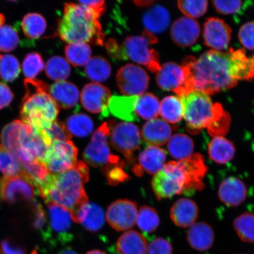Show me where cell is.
<instances>
[{
	"instance_id": "cell-1",
	"label": "cell",
	"mask_w": 254,
	"mask_h": 254,
	"mask_svg": "<svg viewBox=\"0 0 254 254\" xmlns=\"http://www.w3.org/2000/svg\"><path fill=\"white\" fill-rule=\"evenodd\" d=\"M182 66L186 81L182 96L192 91L215 94L234 87L238 81L254 77V56L248 57L243 49L210 50L198 59L187 57Z\"/></svg>"
},
{
	"instance_id": "cell-2",
	"label": "cell",
	"mask_w": 254,
	"mask_h": 254,
	"mask_svg": "<svg viewBox=\"0 0 254 254\" xmlns=\"http://www.w3.org/2000/svg\"><path fill=\"white\" fill-rule=\"evenodd\" d=\"M206 168L201 155L168 162L154 175L151 186L158 199L173 197L186 190L202 189Z\"/></svg>"
},
{
	"instance_id": "cell-3",
	"label": "cell",
	"mask_w": 254,
	"mask_h": 254,
	"mask_svg": "<svg viewBox=\"0 0 254 254\" xmlns=\"http://www.w3.org/2000/svg\"><path fill=\"white\" fill-rule=\"evenodd\" d=\"M88 180L86 164L77 161L65 172L52 174L49 182L39 190V194L46 203H55L67 209L72 214L88 202L84 188V184Z\"/></svg>"
},
{
	"instance_id": "cell-4",
	"label": "cell",
	"mask_w": 254,
	"mask_h": 254,
	"mask_svg": "<svg viewBox=\"0 0 254 254\" xmlns=\"http://www.w3.org/2000/svg\"><path fill=\"white\" fill-rule=\"evenodd\" d=\"M179 98L189 131L194 132L206 128L214 137L226 134L230 127V116L221 104L212 103L209 95L202 91H192Z\"/></svg>"
},
{
	"instance_id": "cell-5",
	"label": "cell",
	"mask_w": 254,
	"mask_h": 254,
	"mask_svg": "<svg viewBox=\"0 0 254 254\" xmlns=\"http://www.w3.org/2000/svg\"><path fill=\"white\" fill-rule=\"evenodd\" d=\"M99 18L86 6L65 3L63 15L58 24L59 36L69 44L88 43L103 46L105 34Z\"/></svg>"
},
{
	"instance_id": "cell-6",
	"label": "cell",
	"mask_w": 254,
	"mask_h": 254,
	"mask_svg": "<svg viewBox=\"0 0 254 254\" xmlns=\"http://www.w3.org/2000/svg\"><path fill=\"white\" fill-rule=\"evenodd\" d=\"M26 93L21 105V122L38 131L45 129L57 120L59 107L51 96L46 82L36 79L24 81Z\"/></svg>"
},
{
	"instance_id": "cell-7",
	"label": "cell",
	"mask_w": 254,
	"mask_h": 254,
	"mask_svg": "<svg viewBox=\"0 0 254 254\" xmlns=\"http://www.w3.org/2000/svg\"><path fill=\"white\" fill-rule=\"evenodd\" d=\"M158 42L155 35L145 30L141 36L127 37L122 46L117 44L112 55L117 60H131L144 65L149 71L157 72L161 68L160 56L151 47Z\"/></svg>"
},
{
	"instance_id": "cell-8",
	"label": "cell",
	"mask_w": 254,
	"mask_h": 254,
	"mask_svg": "<svg viewBox=\"0 0 254 254\" xmlns=\"http://www.w3.org/2000/svg\"><path fill=\"white\" fill-rule=\"evenodd\" d=\"M111 126V121L101 125L94 132L91 142L85 149L84 160L91 167H101L103 169L114 165L125 164L118 156L111 153L110 150L108 138L110 135Z\"/></svg>"
},
{
	"instance_id": "cell-9",
	"label": "cell",
	"mask_w": 254,
	"mask_h": 254,
	"mask_svg": "<svg viewBox=\"0 0 254 254\" xmlns=\"http://www.w3.org/2000/svg\"><path fill=\"white\" fill-rule=\"evenodd\" d=\"M110 135L113 147L124 155L129 164H134V152L138 150L141 143L138 126L129 122L115 125L111 121Z\"/></svg>"
},
{
	"instance_id": "cell-10",
	"label": "cell",
	"mask_w": 254,
	"mask_h": 254,
	"mask_svg": "<svg viewBox=\"0 0 254 254\" xmlns=\"http://www.w3.org/2000/svg\"><path fill=\"white\" fill-rule=\"evenodd\" d=\"M78 149L71 141L55 140L48 148L43 163L54 174L65 172L77 162Z\"/></svg>"
},
{
	"instance_id": "cell-11",
	"label": "cell",
	"mask_w": 254,
	"mask_h": 254,
	"mask_svg": "<svg viewBox=\"0 0 254 254\" xmlns=\"http://www.w3.org/2000/svg\"><path fill=\"white\" fill-rule=\"evenodd\" d=\"M150 78L140 66L128 64L117 74V85L121 93L127 97L139 96L147 90Z\"/></svg>"
},
{
	"instance_id": "cell-12",
	"label": "cell",
	"mask_w": 254,
	"mask_h": 254,
	"mask_svg": "<svg viewBox=\"0 0 254 254\" xmlns=\"http://www.w3.org/2000/svg\"><path fill=\"white\" fill-rule=\"evenodd\" d=\"M34 196V185L27 176H3L0 179L1 201L12 204L21 200L31 201Z\"/></svg>"
},
{
	"instance_id": "cell-13",
	"label": "cell",
	"mask_w": 254,
	"mask_h": 254,
	"mask_svg": "<svg viewBox=\"0 0 254 254\" xmlns=\"http://www.w3.org/2000/svg\"><path fill=\"white\" fill-rule=\"evenodd\" d=\"M137 205L128 199H119L107 209L106 219L110 226L117 231L131 229L138 217Z\"/></svg>"
},
{
	"instance_id": "cell-14",
	"label": "cell",
	"mask_w": 254,
	"mask_h": 254,
	"mask_svg": "<svg viewBox=\"0 0 254 254\" xmlns=\"http://www.w3.org/2000/svg\"><path fill=\"white\" fill-rule=\"evenodd\" d=\"M109 88L98 83L88 84L81 94V101L84 109L94 114L101 113L104 117L109 116V104L111 98Z\"/></svg>"
},
{
	"instance_id": "cell-15",
	"label": "cell",
	"mask_w": 254,
	"mask_h": 254,
	"mask_svg": "<svg viewBox=\"0 0 254 254\" xmlns=\"http://www.w3.org/2000/svg\"><path fill=\"white\" fill-rule=\"evenodd\" d=\"M232 29L220 18L211 17L206 20L203 31L205 45L212 50L227 49L231 40Z\"/></svg>"
},
{
	"instance_id": "cell-16",
	"label": "cell",
	"mask_w": 254,
	"mask_h": 254,
	"mask_svg": "<svg viewBox=\"0 0 254 254\" xmlns=\"http://www.w3.org/2000/svg\"><path fill=\"white\" fill-rule=\"evenodd\" d=\"M157 83L162 90L173 91L178 97L182 96L186 77L182 66L174 62H168L161 66L156 73Z\"/></svg>"
},
{
	"instance_id": "cell-17",
	"label": "cell",
	"mask_w": 254,
	"mask_h": 254,
	"mask_svg": "<svg viewBox=\"0 0 254 254\" xmlns=\"http://www.w3.org/2000/svg\"><path fill=\"white\" fill-rule=\"evenodd\" d=\"M27 127L21 120H15L2 129L0 139L2 145L20 162H24L23 146Z\"/></svg>"
},
{
	"instance_id": "cell-18",
	"label": "cell",
	"mask_w": 254,
	"mask_h": 254,
	"mask_svg": "<svg viewBox=\"0 0 254 254\" xmlns=\"http://www.w3.org/2000/svg\"><path fill=\"white\" fill-rule=\"evenodd\" d=\"M201 33V28L197 21L183 17L174 21L171 28V37L176 46L189 47L194 44Z\"/></svg>"
},
{
	"instance_id": "cell-19",
	"label": "cell",
	"mask_w": 254,
	"mask_h": 254,
	"mask_svg": "<svg viewBox=\"0 0 254 254\" xmlns=\"http://www.w3.org/2000/svg\"><path fill=\"white\" fill-rule=\"evenodd\" d=\"M47 204L51 230L57 236H59L62 240L70 239L69 231L73 221L71 212L67 209L52 202H47Z\"/></svg>"
},
{
	"instance_id": "cell-20",
	"label": "cell",
	"mask_w": 254,
	"mask_h": 254,
	"mask_svg": "<svg viewBox=\"0 0 254 254\" xmlns=\"http://www.w3.org/2000/svg\"><path fill=\"white\" fill-rule=\"evenodd\" d=\"M246 184L237 177L227 178L219 187L218 197L228 206H237L246 201L247 196Z\"/></svg>"
},
{
	"instance_id": "cell-21",
	"label": "cell",
	"mask_w": 254,
	"mask_h": 254,
	"mask_svg": "<svg viewBox=\"0 0 254 254\" xmlns=\"http://www.w3.org/2000/svg\"><path fill=\"white\" fill-rule=\"evenodd\" d=\"M143 140L149 146L159 147L167 144L172 136L171 127L164 120L155 119L149 120L142 127Z\"/></svg>"
},
{
	"instance_id": "cell-22",
	"label": "cell",
	"mask_w": 254,
	"mask_h": 254,
	"mask_svg": "<svg viewBox=\"0 0 254 254\" xmlns=\"http://www.w3.org/2000/svg\"><path fill=\"white\" fill-rule=\"evenodd\" d=\"M197 204L193 200L182 198L175 202L170 210V218L174 224L181 228H189L198 217Z\"/></svg>"
},
{
	"instance_id": "cell-23",
	"label": "cell",
	"mask_w": 254,
	"mask_h": 254,
	"mask_svg": "<svg viewBox=\"0 0 254 254\" xmlns=\"http://www.w3.org/2000/svg\"><path fill=\"white\" fill-rule=\"evenodd\" d=\"M71 215L73 221L82 224L85 229L92 233L102 228L106 217L100 206L89 202Z\"/></svg>"
},
{
	"instance_id": "cell-24",
	"label": "cell",
	"mask_w": 254,
	"mask_h": 254,
	"mask_svg": "<svg viewBox=\"0 0 254 254\" xmlns=\"http://www.w3.org/2000/svg\"><path fill=\"white\" fill-rule=\"evenodd\" d=\"M215 240L212 228L204 222H195L189 227L187 241L192 249L204 252L211 249Z\"/></svg>"
},
{
	"instance_id": "cell-25",
	"label": "cell",
	"mask_w": 254,
	"mask_h": 254,
	"mask_svg": "<svg viewBox=\"0 0 254 254\" xmlns=\"http://www.w3.org/2000/svg\"><path fill=\"white\" fill-rule=\"evenodd\" d=\"M50 92L51 96L59 108L70 109L77 106L78 103V89L70 82H56L50 88Z\"/></svg>"
},
{
	"instance_id": "cell-26",
	"label": "cell",
	"mask_w": 254,
	"mask_h": 254,
	"mask_svg": "<svg viewBox=\"0 0 254 254\" xmlns=\"http://www.w3.org/2000/svg\"><path fill=\"white\" fill-rule=\"evenodd\" d=\"M170 14L167 9L160 5H155L142 16V23L146 31L152 34L164 33L170 24Z\"/></svg>"
},
{
	"instance_id": "cell-27",
	"label": "cell",
	"mask_w": 254,
	"mask_h": 254,
	"mask_svg": "<svg viewBox=\"0 0 254 254\" xmlns=\"http://www.w3.org/2000/svg\"><path fill=\"white\" fill-rule=\"evenodd\" d=\"M167 153L164 149L148 146L139 155V167L149 174H156L164 167Z\"/></svg>"
},
{
	"instance_id": "cell-28",
	"label": "cell",
	"mask_w": 254,
	"mask_h": 254,
	"mask_svg": "<svg viewBox=\"0 0 254 254\" xmlns=\"http://www.w3.org/2000/svg\"><path fill=\"white\" fill-rule=\"evenodd\" d=\"M209 158L215 163L224 165L233 160L236 148L233 142L224 136H214L208 146Z\"/></svg>"
},
{
	"instance_id": "cell-29",
	"label": "cell",
	"mask_w": 254,
	"mask_h": 254,
	"mask_svg": "<svg viewBox=\"0 0 254 254\" xmlns=\"http://www.w3.org/2000/svg\"><path fill=\"white\" fill-rule=\"evenodd\" d=\"M147 243L144 236L138 232H126L117 241L116 250L119 254H147Z\"/></svg>"
},
{
	"instance_id": "cell-30",
	"label": "cell",
	"mask_w": 254,
	"mask_h": 254,
	"mask_svg": "<svg viewBox=\"0 0 254 254\" xmlns=\"http://www.w3.org/2000/svg\"><path fill=\"white\" fill-rule=\"evenodd\" d=\"M138 96L111 97L109 101V111L114 117L121 120L134 122L137 120L135 106Z\"/></svg>"
},
{
	"instance_id": "cell-31",
	"label": "cell",
	"mask_w": 254,
	"mask_h": 254,
	"mask_svg": "<svg viewBox=\"0 0 254 254\" xmlns=\"http://www.w3.org/2000/svg\"><path fill=\"white\" fill-rule=\"evenodd\" d=\"M167 150L176 161L185 160L194 154V144L189 135L176 134L171 136L167 142Z\"/></svg>"
},
{
	"instance_id": "cell-32",
	"label": "cell",
	"mask_w": 254,
	"mask_h": 254,
	"mask_svg": "<svg viewBox=\"0 0 254 254\" xmlns=\"http://www.w3.org/2000/svg\"><path fill=\"white\" fill-rule=\"evenodd\" d=\"M160 101L153 94H143L138 96L136 100V116L142 119L151 120L157 119L160 114Z\"/></svg>"
},
{
	"instance_id": "cell-33",
	"label": "cell",
	"mask_w": 254,
	"mask_h": 254,
	"mask_svg": "<svg viewBox=\"0 0 254 254\" xmlns=\"http://www.w3.org/2000/svg\"><path fill=\"white\" fill-rule=\"evenodd\" d=\"M85 75L95 82H103L107 80L111 74V66L106 59L102 57L91 58L85 65Z\"/></svg>"
},
{
	"instance_id": "cell-34",
	"label": "cell",
	"mask_w": 254,
	"mask_h": 254,
	"mask_svg": "<svg viewBox=\"0 0 254 254\" xmlns=\"http://www.w3.org/2000/svg\"><path fill=\"white\" fill-rule=\"evenodd\" d=\"M27 176L34 186L37 188L38 191L44 188L51 179V173L45 164L42 161H31L21 163Z\"/></svg>"
},
{
	"instance_id": "cell-35",
	"label": "cell",
	"mask_w": 254,
	"mask_h": 254,
	"mask_svg": "<svg viewBox=\"0 0 254 254\" xmlns=\"http://www.w3.org/2000/svg\"><path fill=\"white\" fill-rule=\"evenodd\" d=\"M160 113L168 123L180 122L184 118V108L179 97L174 95L165 97L160 104Z\"/></svg>"
},
{
	"instance_id": "cell-36",
	"label": "cell",
	"mask_w": 254,
	"mask_h": 254,
	"mask_svg": "<svg viewBox=\"0 0 254 254\" xmlns=\"http://www.w3.org/2000/svg\"><path fill=\"white\" fill-rule=\"evenodd\" d=\"M65 126L71 134L77 137H85L93 131V120L86 114H75L66 120Z\"/></svg>"
},
{
	"instance_id": "cell-37",
	"label": "cell",
	"mask_w": 254,
	"mask_h": 254,
	"mask_svg": "<svg viewBox=\"0 0 254 254\" xmlns=\"http://www.w3.org/2000/svg\"><path fill=\"white\" fill-rule=\"evenodd\" d=\"M21 27L25 36L31 39H37L45 33L47 22L40 14L29 13L24 16Z\"/></svg>"
},
{
	"instance_id": "cell-38",
	"label": "cell",
	"mask_w": 254,
	"mask_h": 254,
	"mask_svg": "<svg viewBox=\"0 0 254 254\" xmlns=\"http://www.w3.org/2000/svg\"><path fill=\"white\" fill-rule=\"evenodd\" d=\"M66 60L74 66L87 64L91 59V49L87 43H74L68 44L65 48Z\"/></svg>"
},
{
	"instance_id": "cell-39",
	"label": "cell",
	"mask_w": 254,
	"mask_h": 254,
	"mask_svg": "<svg viewBox=\"0 0 254 254\" xmlns=\"http://www.w3.org/2000/svg\"><path fill=\"white\" fill-rule=\"evenodd\" d=\"M48 77L53 80L62 81L69 77L71 67L67 61L62 57L54 56L48 60L46 65Z\"/></svg>"
},
{
	"instance_id": "cell-40",
	"label": "cell",
	"mask_w": 254,
	"mask_h": 254,
	"mask_svg": "<svg viewBox=\"0 0 254 254\" xmlns=\"http://www.w3.org/2000/svg\"><path fill=\"white\" fill-rule=\"evenodd\" d=\"M233 227L241 241L254 243V214L244 212L235 219Z\"/></svg>"
},
{
	"instance_id": "cell-41",
	"label": "cell",
	"mask_w": 254,
	"mask_h": 254,
	"mask_svg": "<svg viewBox=\"0 0 254 254\" xmlns=\"http://www.w3.org/2000/svg\"><path fill=\"white\" fill-rule=\"evenodd\" d=\"M0 171L4 175V176H27L20 162L1 144H0Z\"/></svg>"
},
{
	"instance_id": "cell-42",
	"label": "cell",
	"mask_w": 254,
	"mask_h": 254,
	"mask_svg": "<svg viewBox=\"0 0 254 254\" xmlns=\"http://www.w3.org/2000/svg\"><path fill=\"white\" fill-rule=\"evenodd\" d=\"M136 223L141 231L146 233H151L160 225V219L154 208L143 206L138 211Z\"/></svg>"
},
{
	"instance_id": "cell-43",
	"label": "cell",
	"mask_w": 254,
	"mask_h": 254,
	"mask_svg": "<svg viewBox=\"0 0 254 254\" xmlns=\"http://www.w3.org/2000/svg\"><path fill=\"white\" fill-rule=\"evenodd\" d=\"M21 71L18 60L14 56L0 55V78L7 82L17 78Z\"/></svg>"
},
{
	"instance_id": "cell-44",
	"label": "cell",
	"mask_w": 254,
	"mask_h": 254,
	"mask_svg": "<svg viewBox=\"0 0 254 254\" xmlns=\"http://www.w3.org/2000/svg\"><path fill=\"white\" fill-rule=\"evenodd\" d=\"M44 63L40 54L33 52L25 56L23 71L26 79H34L44 68Z\"/></svg>"
},
{
	"instance_id": "cell-45",
	"label": "cell",
	"mask_w": 254,
	"mask_h": 254,
	"mask_svg": "<svg viewBox=\"0 0 254 254\" xmlns=\"http://www.w3.org/2000/svg\"><path fill=\"white\" fill-rule=\"evenodd\" d=\"M180 10L190 18H196L201 17L205 14L208 9V1L205 0L201 1H179L177 2Z\"/></svg>"
},
{
	"instance_id": "cell-46",
	"label": "cell",
	"mask_w": 254,
	"mask_h": 254,
	"mask_svg": "<svg viewBox=\"0 0 254 254\" xmlns=\"http://www.w3.org/2000/svg\"><path fill=\"white\" fill-rule=\"evenodd\" d=\"M19 36L17 31L9 25L0 27V51L9 52L14 50L19 43Z\"/></svg>"
},
{
	"instance_id": "cell-47",
	"label": "cell",
	"mask_w": 254,
	"mask_h": 254,
	"mask_svg": "<svg viewBox=\"0 0 254 254\" xmlns=\"http://www.w3.org/2000/svg\"><path fill=\"white\" fill-rule=\"evenodd\" d=\"M43 130L52 142L55 140L70 141L72 138L64 124L59 120H56L51 124L49 128Z\"/></svg>"
},
{
	"instance_id": "cell-48",
	"label": "cell",
	"mask_w": 254,
	"mask_h": 254,
	"mask_svg": "<svg viewBox=\"0 0 254 254\" xmlns=\"http://www.w3.org/2000/svg\"><path fill=\"white\" fill-rule=\"evenodd\" d=\"M126 164L114 165L103 168V170L110 185L116 186L129 179L128 175L123 170Z\"/></svg>"
},
{
	"instance_id": "cell-49",
	"label": "cell",
	"mask_w": 254,
	"mask_h": 254,
	"mask_svg": "<svg viewBox=\"0 0 254 254\" xmlns=\"http://www.w3.org/2000/svg\"><path fill=\"white\" fill-rule=\"evenodd\" d=\"M238 38L246 49L254 51V21L244 24L240 28Z\"/></svg>"
},
{
	"instance_id": "cell-50",
	"label": "cell",
	"mask_w": 254,
	"mask_h": 254,
	"mask_svg": "<svg viewBox=\"0 0 254 254\" xmlns=\"http://www.w3.org/2000/svg\"><path fill=\"white\" fill-rule=\"evenodd\" d=\"M172 244L166 238L158 237L152 240L147 247V254H173Z\"/></svg>"
},
{
	"instance_id": "cell-51",
	"label": "cell",
	"mask_w": 254,
	"mask_h": 254,
	"mask_svg": "<svg viewBox=\"0 0 254 254\" xmlns=\"http://www.w3.org/2000/svg\"><path fill=\"white\" fill-rule=\"evenodd\" d=\"M212 3L216 11L224 15L238 13L244 5L242 1H213Z\"/></svg>"
},
{
	"instance_id": "cell-52",
	"label": "cell",
	"mask_w": 254,
	"mask_h": 254,
	"mask_svg": "<svg viewBox=\"0 0 254 254\" xmlns=\"http://www.w3.org/2000/svg\"><path fill=\"white\" fill-rule=\"evenodd\" d=\"M1 254H25L26 250L21 244L12 238H5L0 244Z\"/></svg>"
},
{
	"instance_id": "cell-53",
	"label": "cell",
	"mask_w": 254,
	"mask_h": 254,
	"mask_svg": "<svg viewBox=\"0 0 254 254\" xmlns=\"http://www.w3.org/2000/svg\"><path fill=\"white\" fill-rule=\"evenodd\" d=\"M33 207V226L36 229H42L45 226L47 219L44 209L39 203L34 202Z\"/></svg>"
},
{
	"instance_id": "cell-54",
	"label": "cell",
	"mask_w": 254,
	"mask_h": 254,
	"mask_svg": "<svg viewBox=\"0 0 254 254\" xmlns=\"http://www.w3.org/2000/svg\"><path fill=\"white\" fill-rule=\"evenodd\" d=\"M14 94L7 85L0 82V110L7 107L12 102Z\"/></svg>"
},
{
	"instance_id": "cell-55",
	"label": "cell",
	"mask_w": 254,
	"mask_h": 254,
	"mask_svg": "<svg viewBox=\"0 0 254 254\" xmlns=\"http://www.w3.org/2000/svg\"><path fill=\"white\" fill-rule=\"evenodd\" d=\"M79 4L86 6L94 11L98 17H100L106 11V7L104 1L94 0V1H79Z\"/></svg>"
},
{
	"instance_id": "cell-56",
	"label": "cell",
	"mask_w": 254,
	"mask_h": 254,
	"mask_svg": "<svg viewBox=\"0 0 254 254\" xmlns=\"http://www.w3.org/2000/svg\"><path fill=\"white\" fill-rule=\"evenodd\" d=\"M154 1H134L136 5L139 6V7H145V6L150 5Z\"/></svg>"
},
{
	"instance_id": "cell-57",
	"label": "cell",
	"mask_w": 254,
	"mask_h": 254,
	"mask_svg": "<svg viewBox=\"0 0 254 254\" xmlns=\"http://www.w3.org/2000/svg\"><path fill=\"white\" fill-rule=\"evenodd\" d=\"M58 254H78L77 253L74 252V250L67 248L64 250H63Z\"/></svg>"
},
{
	"instance_id": "cell-58",
	"label": "cell",
	"mask_w": 254,
	"mask_h": 254,
	"mask_svg": "<svg viewBox=\"0 0 254 254\" xmlns=\"http://www.w3.org/2000/svg\"><path fill=\"white\" fill-rule=\"evenodd\" d=\"M86 254H107L106 253L102 252L100 250H92L90 252H88Z\"/></svg>"
},
{
	"instance_id": "cell-59",
	"label": "cell",
	"mask_w": 254,
	"mask_h": 254,
	"mask_svg": "<svg viewBox=\"0 0 254 254\" xmlns=\"http://www.w3.org/2000/svg\"><path fill=\"white\" fill-rule=\"evenodd\" d=\"M5 23V17L2 14H0V27H1L4 25Z\"/></svg>"
},
{
	"instance_id": "cell-60",
	"label": "cell",
	"mask_w": 254,
	"mask_h": 254,
	"mask_svg": "<svg viewBox=\"0 0 254 254\" xmlns=\"http://www.w3.org/2000/svg\"><path fill=\"white\" fill-rule=\"evenodd\" d=\"M31 254H37V250H34Z\"/></svg>"
}]
</instances>
